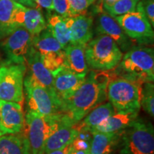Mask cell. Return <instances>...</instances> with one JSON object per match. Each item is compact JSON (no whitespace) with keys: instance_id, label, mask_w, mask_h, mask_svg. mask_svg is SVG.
<instances>
[{"instance_id":"32","label":"cell","mask_w":154,"mask_h":154,"mask_svg":"<svg viewBox=\"0 0 154 154\" xmlns=\"http://www.w3.org/2000/svg\"><path fill=\"white\" fill-rule=\"evenodd\" d=\"M38 9H45L49 11L54 10L52 0H33Z\"/></svg>"},{"instance_id":"2","label":"cell","mask_w":154,"mask_h":154,"mask_svg":"<svg viewBox=\"0 0 154 154\" xmlns=\"http://www.w3.org/2000/svg\"><path fill=\"white\" fill-rule=\"evenodd\" d=\"M113 72L109 73L111 76L131 78L140 82H153L154 51L152 47L143 45L134 46L124 55Z\"/></svg>"},{"instance_id":"14","label":"cell","mask_w":154,"mask_h":154,"mask_svg":"<svg viewBox=\"0 0 154 154\" xmlns=\"http://www.w3.org/2000/svg\"><path fill=\"white\" fill-rule=\"evenodd\" d=\"M96 32L98 35L109 36L116 43L121 51H128L134 46V42L125 34L114 18L101 11L97 17Z\"/></svg>"},{"instance_id":"29","label":"cell","mask_w":154,"mask_h":154,"mask_svg":"<svg viewBox=\"0 0 154 154\" xmlns=\"http://www.w3.org/2000/svg\"><path fill=\"white\" fill-rule=\"evenodd\" d=\"M96 0H68L71 16L85 14L90 6L93 5Z\"/></svg>"},{"instance_id":"31","label":"cell","mask_w":154,"mask_h":154,"mask_svg":"<svg viewBox=\"0 0 154 154\" xmlns=\"http://www.w3.org/2000/svg\"><path fill=\"white\" fill-rule=\"evenodd\" d=\"M53 8L57 14L63 17H71L68 0H52Z\"/></svg>"},{"instance_id":"10","label":"cell","mask_w":154,"mask_h":154,"mask_svg":"<svg viewBox=\"0 0 154 154\" xmlns=\"http://www.w3.org/2000/svg\"><path fill=\"white\" fill-rule=\"evenodd\" d=\"M125 34L139 45H147L153 42L154 32L147 17L141 11L135 10L114 17Z\"/></svg>"},{"instance_id":"9","label":"cell","mask_w":154,"mask_h":154,"mask_svg":"<svg viewBox=\"0 0 154 154\" xmlns=\"http://www.w3.org/2000/svg\"><path fill=\"white\" fill-rule=\"evenodd\" d=\"M32 45L41 56L44 66L51 73L64 65L65 51L49 28L33 36Z\"/></svg>"},{"instance_id":"28","label":"cell","mask_w":154,"mask_h":154,"mask_svg":"<svg viewBox=\"0 0 154 154\" xmlns=\"http://www.w3.org/2000/svg\"><path fill=\"white\" fill-rule=\"evenodd\" d=\"M91 138V133L87 131L81 130L79 131L77 137L75 138L70 146L74 149L89 151Z\"/></svg>"},{"instance_id":"33","label":"cell","mask_w":154,"mask_h":154,"mask_svg":"<svg viewBox=\"0 0 154 154\" xmlns=\"http://www.w3.org/2000/svg\"><path fill=\"white\" fill-rule=\"evenodd\" d=\"M12 1L23 6L24 5V7L26 6V7H29V8H37V6L33 0H12Z\"/></svg>"},{"instance_id":"35","label":"cell","mask_w":154,"mask_h":154,"mask_svg":"<svg viewBox=\"0 0 154 154\" xmlns=\"http://www.w3.org/2000/svg\"><path fill=\"white\" fill-rule=\"evenodd\" d=\"M69 146H70V145H69ZM69 146H66V147H65V148H63V149H62L51 151V152H49V153H46V154H67V152H68Z\"/></svg>"},{"instance_id":"12","label":"cell","mask_w":154,"mask_h":154,"mask_svg":"<svg viewBox=\"0 0 154 154\" xmlns=\"http://www.w3.org/2000/svg\"><path fill=\"white\" fill-rule=\"evenodd\" d=\"M54 89L61 103L71 97L84 82L86 74H78L64 66L52 73Z\"/></svg>"},{"instance_id":"17","label":"cell","mask_w":154,"mask_h":154,"mask_svg":"<svg viewBox=\"0 0 154 154\" xmlns=\"http://www.w3.org/2000/svg\"><path fill=\"white\" fill-rule=\"evenodd\" d=\"M26 63L29 69L27 76L40 85L55 93L52 73L44 66L41 56L34 47L28 56Z\"/></svg>"},{"instance_id":"20","label":"cell","mask_w":154,"mask_h":154,"mask_svg":"<svg viewBox=\"0 0 154 154\" xmlns=\"http://www.w3.org/2000/svg\"><path fill=\"white\" fill-rule=\"evenodd\" d=\"M86 45L69 44L65 51L64 66L78 74H87L88 67L86 61L85 49Z\"/></svg>"},{"instance_id":"13","label":"cell","mask_w":154,"mask_h":154,"mask_svg":"<svg viewBox=\"0 0 154 154\" xmlns=\"http://www.w3.org/2000/svg\"><path fill=\"white\" fill-rule=\"evenodd\" d=\"M0 125L5 135L22 132L25 125L22 105L0 100Z\"/></svg>"},{"instance_id":"36","label":"cell","mask_w":154,"mask_h":154,"mask_svg":"<svg viewBox=\"0 0 154 154\" xmlns=\"http://www.w3.org/2000/svg\"><path fill=\"white\" fill-rule=\"evenodd\" d=\"M3 135H5V134H4L3 131L2 130V128H1V125H0V137H1L2 136H3Z\"/></svg>"},{"instance_id":"19","label":"cell","mask_w":154,"mask_h":154,"mask_svg":"<svg viewBox=\"0 0 154 154\" xmlns=\"http://www.w3.org/2000/svg\"><path fill=\"white\" fill-rule=\"evenodd\" d=\"M123 131L116 133H91L92 138L89 153L111 154L117 146H119Z\"/></svg>"},{"instance_id":"18","label":"cell","mask_w":154,"mask_h":154,"mask_svg":"<svg viewBox=\"0 0 154 154\" xmlns=\"http://www.w3.org/2000/svg\"><path fill=\"white\" fill-rule=\"evenodd\" d=\"M139 111H119L102 121L90 133H116L126 130L138 119Z\"/></svg>"},{"instance_id":"16","label":"cell","mask_w":154,"mask_h":154,"mask_svg":"<svg viewBox=\"0 0 154 154\" xmlns=\"http://www.w3.org/2000/svg\"><path fill=\"white\" fill-rule=\"evenodd\" d=\"M69 44L86 45L93 38L94 17L87 13L68 17Z\"/></svg>"},{"instance_id":"15","label":"cell","mask_w":154,"mask_h":154,"mask_svg":"<svg viewBox=\"0 0 154 154\" xmlns=\"http://www.w3.org/2000/svg\"><path fill=\"white\" fill-rule=\"evenodd\" d=\"M76 125L68 116L63 113L59 126L46 143L44 154L71 145L79 134Z\"/></svg>"},{"instance_id":"6","label":"cell","mask_w":154,"mask_h":154,"mask_svg":"<svg viewBox=\"0 0 154 154\" xmlns=\"http://www.w3.org/2000/svg\"><path fill=\"white\" fill-rule=\"evenodd\" d=\"M119 146L120 154H153V125L138 119L123 131Z\"/></svg>"},{"instance_id":"1","label":"cell","mask_w":154,"mask_h":154,"mask_svg":"<svg viewBox=\"0 0 154 154\" xmlns=\"http://www.w3.org/2000/svg\"><path fill=\"white\" fill-rule=\"evenodd\" d=\"M110 81L109 72L91 70L87 73L82 85L61 103L62 113L75 124L107 98V86Z\"/></svg>"},{"instance_id":"38","label":"cell","mask_w":154,"mask_h":154,"mask_svg":"<svg viewBox=\"0 0 154 154\" xmlns=\"http://www.w3.org/2000/svg\"><path fill=\"white\" fill-rule=\"evenodd\" d=\"M0 38H1V36H0Z\"/></svg>"},{"instance_id":"5","label":"cell","mask_w":154,"mask_h":154,"mask_svg":"<svg viewBox=\"0 0 154 154\" xmlns=\"http://www.w3.org/2000/svg\"><path fill=\"white\" fill-rule=\"evenodd\" d=\"M62 113L43 116L26 111L24 129L31 154H44L46 143L59 126Z\"/></svg>"},{"instance_id":"23","label":"cell","mask_w":154,"mask_h":154,"mask_svg":"<svg viewBox=\"0 0 154 154\" xmlns=\"http://www.w3.org/2000/svg\"><path fill=\"white\" fill-rule=\"evenodd\" d=\"M0 154H31L29 144L24 133L2 136Z\"/></svg>"},{"instance_id":"22","label":"cell","mask_w":154,"mask_h":154,"mask_svg":"<svg viewBox=\"0 0 154 154\" xmlns=\"http://www.w3.org/2000/svg\"><path fill=\"white\" fill-rule=\"evenodd\" d=\"M22 5L12 0H0V36H7L18 27L16 23L17 11Z\"/></svg>"},{"instance_id":"34","label":"cell","mask_w":154,"mask_h":154,"mask_svg":"<svg viewBox=\"0 0 154 154\" xmlns=\"http://www.w3.org/2000/svg\"><path fill=\"white\" fill-rule=\"evenodd\" d=\"M67 154H90V153H89V151H83V150H78V149H74V148H72V146H69Z\"/></svg>"},{"instance_id":"3","label":"cell","mask_w":154,"mask_h":154,"mask_svg":"<svg viewBox=\"0 0 154 154\" xmlns=\"http://www.w3.org/2000/svg\"><path fill=\"white\" fill-rule=\"evenodd\" d=\"M123 52L109 36L100 34L86 44L85 58L87 66L93 70L109 72L118 66Z\"/></svg>"},{"instance_id":"24","label":"cell","mask_w":154,"mask_h":154,"mask_svg":"<svg viewBox=\"0 0 154 154\" xmlns=\"http://www.w3.org/2000/svg\"><path fill=\"white\" fill-rule=\"evenodd\" d=\"M68 17H63L57 14H49L47 17V27L59 42L63 49L69 45V28Z\"/></svg>"},{"instance_id":"21","label":"cell","mask_w":154,"mask_h":154,"mask_svg":"<svg viewBox=\"0 0 154 154\" xmlns=\"http://www.w3.org/2000/svg\"><path fill=\"white\" fill-rule=\"evenodd\" d=\"M115 113V109L110 102L102 103L90 111L83 120L76 125V127L79 131L83 130L90 132L100 123L109 118Z\"/></svg>"},{"instance_id":"4","label":"cell","mask_w":154,"mask_h":154,"mask_svg":"<svg viewBox=\"0 0 154 154\" xmlns=\"http://www.w3.org/2000/svg\"><path fill=\"white\" fill-rule=\"evenodd\" d=\"M143 84L127 77H110L107 86V98L116 112L140 111V91Z\"/></svg>"},{"instance_id":"30","label":"cell","mask_w":154,"mask_h":154,"mask_svg":"<svg viewBox=\"0 0 154 154\" xmlns=\"http://www.w3.org/2000/svg\"><path fill=\"white\" fill-rule=\"evenodd\" d=\"M136 10L141 11L147 17L152 27L154 26V0H140Z\"/></svg>"},{"instance_id":"27","label":"cell","mask_w":154,"mask_h":154,"mask_svg":"<svg viewBox=\"0 0 154 154\" xmlns=\"http://www.w3.org/2000/svg\"><path fill=\"white\" fill-rule=\"evenodd\" d=\"M140 107L151 116H154V86L153 82H146L140 91Z\"/></svg>"},{"instance_id":"8","label":"cell","mask_w":154,"mask_h":154,"mask_svg":"<svg viewBox=\"0 0 154 154\" xmlns=\"http://www.w3.org/2000/svg\"><path fill=\"white\" fill-rule=\"evenodd\" d=\"M26 64L8 61L0 67V100L22 105Z\"/></svg>"},{"instance_id":"37","label":"cell","mask_w":154,"mask_h":154,"mask_svg":"<svg viewBox=\"0 0 154 154\" xmlns=\"http://www.w3.org/2000/svg\"><path fill=\"white\" fill-rule=\"evenodd\" d=\"M117 1V0H104V2H113Z\"/></svg>"},{"instance_id":"26","label":"cell","mask_w":154,"mask_h":154,"mask_svg":"<svg viewBox=\"0 0 154 154\" xmlns=\"http://www.w3.org/2000/svg\"><path fill=\"white\" fill-rule=\"evenodd\" d=\"M140 0H117L113 2L103 3V8L113 18L121 16L136 10V5Z\"/></svg>"},{"instance_id":"11","label":"cell","mask_w":154,"mask_h":154,"mask_svg":"<svg viewBox=\"0 0 154 154\" xmlns=\"http://www.w3.org/2000/svg\"><path fill=\"white\" fill-rule=\"evenodd\" d=\"M33 36L23 26L13 30L7 36L2 47L9 62L25 64L32 51Z\"/></svg>"},{"instance_id":"25","label":"cell","mask_w":154,"mask_h":154,"mask_svg":"<svg viewBox=\"0 0 154 154\" xmlns=\"http://www.w3.org/2000/svg\"><path fill=\"white\" fill-rule=\"evenodd\" d=\"M42 9L26 7L23 27L32 36H36L47 28V22L42 13Z\"/></svg>"},{"instance_id":"7","label":"cell","mask_w":154,"mask_h":154,"mask_svg":"<svg viewBox=\"0 0 154 154\" xmlns=\"http://www.w3.org/2000/svg\"><path fill=\"white\" fill-rule=\"evenodd\" d=\"M27 111L39 115L51 116L62 113L61 102L55 93L26 76L24 80Z\"/></svg>"}]
</instances>
